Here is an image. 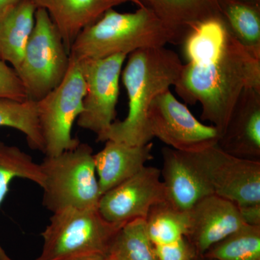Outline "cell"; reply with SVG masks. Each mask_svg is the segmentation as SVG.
I'll list each match as a JSON object with an SVG mask.
<instances>
[{"label": "cell", "mask_w": 260, "mask_h": 260, "mask_svg": "<svg viewBox=\"0 0 260 260\" xmlns=\"http://www.w3.org/2000/svg\"><path fill=\"white\" fill-rule=\"evenodd\" d=\"M174 87L186 104H201L202 119L210 121L221 135L242 90H260V59L249 54L228 30L218 60L205 66L183 64Z\"/></svg>", "instance_id": "6da1fadb"}, {"label": "cell", "mask_w": 260, "mask_h": 260, "mask_svg": "<svg viewBox=\"0 0 260 260\" xmlns=\"http://www.w3.org/2000/svg\"><path fill=\"white\" fill-rule=\"evenodd\" d=\"M182 66L177 53L165 47L129 54L121 75L129 99L127 116L114 121L97 141L113 140L129 145L150 143L153 138L147 123L148 108L157 95L177 83Z\"/></svg>", "instance_id": "7a4b0ae2"}, {"label": "cell", "mask_w": 260, "mask_h": 260, "mask_svg": "<svg viewBox=\"0 0 260 260\" xmlns=\"http://www.w3.org/2000/svg\"><path fill=\"white\" fill-rule=\"evenodd\" d=\"M179 44L175 34L150 10L135 13L107 10L95 23L84 28L70 51L78 60L99 59L117 54L129 55L137 50Z\"/></svg>", "instance_id": "3957f363"}, {"label": "cell", "mask_w": 260, "mask_h": 260, "mask_svg": "<svg viewBox=\"0 0 260 260\" xmlns=\"http://www.w3.org/2000/svg\"><path fill=\"white\" fill-rule=\"evenodd\" d=\"M122 226L103 218L98 209L65 208L53 213L42 233V252L35 260H75L107 255Z\"/></svg>", "instance_id": "277c9868"}, {"label": "cell", "mask_w": 260, "mask_h": 260, "mask_svg": "<svg viewBox=\"0 0 260 260\" xmlns=\"http://www.w3.org/2000/svg\"><path fill=\"white\" fill-rule=\"evenodd\" d=\"M91 147L77 148L55 156H46L40 164L45 178L43 205L51 213L65 208L98 209L102 197Z\"/></svg>", "instance_id": "5b68a950"}, {"label": "cell", "mask_w": 260, "mask_h": 260, "mask_svg": "<svg viewBox=\"0 0 260 260\" xmlns=\"http://www.w3.org/2000/svg\"><path fill=\"white\" fill-rule=\"evenodd\" d=\"M70 54L45 10L37 8L34 30L16 70L27 99L37 102L56 88L67 74Z\"/></svg>", "instance_id": "8992f818"}, {"label": "cell", "mask_w": 260, "mask_h": 260, "mask_svg": "<svg viewBox=\"0 0 260 260\" xmlns=\"http://www.w3.org/2000/svg\"><path fill=\"white\" fill-rule=\"evenodd\" d=\"M86 94L81 61L70 56V65L61 83L37 102L39 125L46 156H55L80 145L72 135L73 124L83 111Z\"/></svg>", "instance_id": "52a82bcc"}, {"label": "cell", "mask_w": 260, "mask_h": 260, "mask_svg": "<svg viewBox=\"0 0 260 260\" xmlns=\"http://www.w3.org/2000/svg\"><path fill=\"white\" fill-rule=\"evenodd\" d=\"M147 123L152 138L171 148L187 153L203 151L218 144L220 133L215 126L197 119L170 89L159 94L150 104Z\"/></svg>", "instance_id": "ba28073f"}, {"label": "cell", "mask_w": 260, "mask_h": 260, "mask_svg": "<svg viewBox=\"0 0 260 260\" xmlns=\"http://www.w3.org/2000/svg\"><path fill=\"white\" fill-rule=\"evenodd\" d=\"M126 57V54H117L103 59L80 60L83 65L86 94L83 112L77 119L78 125L95 133L97 138L115 120L119 80Z\"/></svg>", "instance_id": "9c48e42d"}, {"label": "cell", "mask_w": 260, "mask_h": 260, "mask_svg": "<svg viewBox=\"0 0 260 260\" xmlns=\"http://www.w3.org/2000/svg\"><path fill=\"white\" fill-rule=\"evenodd\" d=\"M194 155L214 194L238 207L260 203V160L234 156L217 145Z\"/></svg>", "instance_id": "30bf717a"}, {"label": "cell", "mask_w": 260, "mask_h": 260, "mask_svg": "<svg viewBox=\"0 0 260 260\" xmlns=\"http://www.w3.org/2000/svg\"><path fill=\"white\" fill-rule=\"evenodd\" d=\"M160 169L143 167L129 179L104 193L98 210L110 223L123 225L135 219H145L150 208L166 199Z\"/></svg>", "instance_id": "8fae6325"}, {"label": "cell", "mask_w": 260, "mask_h": 260, "mask_svg": "<svg viewBox=\"0 0 260 260\" xmlns=\"http://www.w3.org/2000/svg\"><path fill=\"white\" fill-rule=\"evenodd\" d=\"M188 216L186 238L198 256L246 225L238 205L215 194L200 200L188 211Z\"/></svg>", "instance_id": "7c38bea8"}, {"label": "cell", "mask_w": 260, "mask_h": 260, "mask_svg": "<svg viewBox=\"0 0 260 260\" xmlns=\"http://www.w3.org/2000/svg\"><path fill=\"white\" fill-rule=\"evenodd\" d=\"M162 178L166 199L174 208L188 212L197 203L214 194L194 153L169 147L162 149Z\"/></svg>", "instance_id": "4fadbf2b"}, {"label": "cell", "mask_w": 260, "mask_h": 260, "mask_svg": "<svg viewBox=\"0 0 260 260\" xmlns=\"http://www.w3.org/2000/svg\"><path fill=\"white\" fill-rule=\"evenodd\" d=\"M216 145L234 156L260 160V90H242Z\"/></svg>", "instance_id": "5bb4252c"}, {"label": "cell", "mask_w": 260, "mask_h": 260, "mask_svg": "<svg viewBox=\"0 0 260 260\" xmlns=\"http://www.w3.org/2000/svg\"><path fill=\"white\" fill-rule=\"evenodd\" d=\"M45 10L69 53L80 32L97 21L107 10L129 0H31Z\"/></svg>", "instance_id": "9a60e30c"}, {"label": "cell", "mask_w": 260, "mask_h": 260, "mask_svg": "<svg viewBox=\"0 0 260 260\" xmlns=\"http://www.w3.org/2000/svg\"><path fill=\"white\" fill-rule=\"evenodd\" d=\"M153 143L129 145L107 140L104 148L93 155L102 194L139 172L153 159Z\"/></svg>", "instance_id": "2e32d148"}, {"label": "cell", "mask_w": 260, "mask_h": 260, "mask_svg": "<svg viewBox=\"0 0 260 260\" xmlns=\"http://www.w3.org/2000/svg\"><path fill=\"white\" fill-rule=\"evenodd\" d=\"M146 8L172 30L179 44L201 22L222 19L219 0H129Z\"/></svg>", "instance_id": "e0dca14e"}, {"label": "cell", "mask_w": 260, "mask_h": 260, "mask_svg": "<svg viewBox=\"0 0 260 260\" xmlns=\"http://www.w3.org/2000/svg\"><path fill=\"white\" fill-rule=\"evenodd\" d=\"M37 8L31 0H22L0 20V59L16 70L34 30Z\"/></svg>", "instance_id": "ac0fdd59"}, {"label": "cell", "mask_w": 260, "mask_h": 260, "mask_svg": "<svg viewBox=\"0 0 260 260\" xmlns=\"http://www.w3.org/2000/svg\"><path fill=\"white\" fill-rule=\"evenodd\" d=\"M227 34L222 19H208L197 25L183 43L187 62L205 66L218 60L225 49Z\"/></svg>", "instance_id": "d6986e66"}, {"label": "cell", "mask_w": 260, "mask_h": 260, "mask_svg": "<svg viewBox=\"0 0 260 260\" xmlns=\"http://www.w3.org/2000/svg\"><path fill=\"white\" fill-rule=\"evenodd\" d=\"M220 14L229 32L253 57L260 59V16L254 5L219 0Z\"/></svg>", "instance_id": "ffe728a7"}, {"label": "cell", "mask_w": 260, "mask_h": 260, "mask_svg": "<svg viewBox=\"0 0 260 260\" xmlns=\"http://www.w3.org/2000/svg\"><path fill=\"white\" fill-rule=\"evenodd\" d=\"M16 178L28 179L43 188L45 178L40 164L29 154L0 140V206L9 191L10 183ZM0 260H13L0 244Z\"/></svg>", "instance_id": "44dd1931"}, {"label": "cell", "mask_w": 260, "mask_h": 260, "mask_svg": "<svg viewBox=\"0 0 260 260\" xmlns=\"http://www.w3.org/2000/svg\"><path fill=\"white\" fill-rule=\"evenodd\" d=\"M145 220L148 237L154 246L172 244L187 234L188 212L174 208L167 200L153 205Z\"/></svg>", "instance_id": "7402d4cb"}, {"label": "cell", "mask_w": 260, "mask_h": 260, "mask_svg": "<svg viewBox=\"0 0 260 260\" xmlns=\"http://www.w3.org/2000/svg\"><path fill=\"white\" fill-rule=\"evenodd\" d=\"M1 126L21 132L25 135L30 148L44 153L45 145L39 125L37 102L0 99Z\"/></svg>", "instance_id": "603a6c76"}, {"label": "cell", "mask_w": 260, "mask_h": 260, "mask_svg": "<svg viewBox=\"0 0 260 260\" xmlns=\"http://www.w3.org/2000/svg\"><path fill=\"white\" fill-rule=\"evenodd\" d=\"M108 255L113 260H158L145 219H135L119 229Z\"/></svg>", "instance_id": "cb8c5ba5"}, {"label": "cell", "mask_w": 260, "mask_h": 260, "mask_svg": "<svg viewBox=\"0 0 260 260\" xmlns=\"http://www.w3.org/2000/svg\"><path fill=\"white\" fill-rule=\"evenodd\" d=\"M199 257L202 260H260V226L244 225Z\"/></svg>", "instance_id": "d4e9b609"}, {"label": "cell", "mask_w": 260, "mask_h": 260, "mask_svg": "<svg viewBox=\"0 0 260 260\" xmlns=\"http://www.w3.org/2000/svg\"><path fill=\"white\" fill-rule=\"evenodd\" d=\"M0 99L17 102L28 100L26 93L16 72L0 59Z\"/></svg>", "instance_id": "484cf974"}, {"label": "cell", "mask_w": 260, "mask_h": 260, "mask_svg": "<svg viewBox=\"0 0 260 260\" xmlns=\"http://www.w3.org/2000/svg\"><path fill=\"white\" fill-rule=\"evenodd\" d=\"M158 260H198L194 247L186 237L166 245L154 246Z\"/></svg>", "instance_id": "4316f807"}, {"label": "cell", "mask_w": 260, "mask_h": 260, "mask_svg": "<svg viewBox=\"0 0 260 260\" xmlns=\"http://www.w3.org/2000/svg\"><path fill=\"white\" fill-rule=\"evenodd\" d=\"M244 223L251 226H260V203L239 207Z\"/></svg>", "instance_id": "83f0119b"}, {"label": "cell", "mask_w": 260, "mask_h": 260, "mask_svg": "<svg viewBox=\"0 0 260 260\" xmlns=\"http://www.w3.org/2000/svg\"><path fill=\"white\" fill-rule=\"evenodd\" d=\"M21 1L22 0H0V20Z\"/></svg>", "instance_id": "f1b7e54d"}, {"label": "cell", "mask_w": 260, "mask_h": 260, "mask_svg": "<svg viewBox=\"0 0 260 260\" xmlns=\"http://www.w3.org/2000/svg\"><path fill=\"white\" fill-rule=\"evenodd\" d=\"M75 260H113L109 255H98Z\"/></svg>", "instance_id": "f546056e"}, {"label": "cell", "mask_w": 260, "mask_h": 260, "mask_svg": "<svg viewBox=\"0 0 260 260\" xmlns=\"http://www.w3.org/2000/svg\"><path fill=\"white\" fill-rule=\"evenodd\" d=\"M239 2H242V3H246V4L253 5V3H257L259 0H237Z\"/></svg>", "instance_id": "4dcf8cb0"}, {"label": "cell", "mask_w": 260, "mask_h": 260, "mask_svg": "<svg viewBox=\"0 0 260 260\" xmlns=\"http://www.w3.org/2000/svg\"><path fill=\"white\" fill-rule=\"evenodd\" d=\"M198 260H202V259H200V257H198Z\"/></svg>", "instance_id": "1f68e13d"}]
</instances>
